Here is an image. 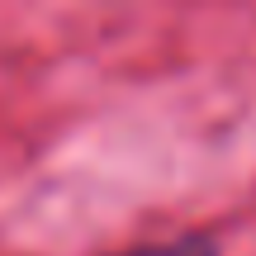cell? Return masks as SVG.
Returning a JSON list of instances; mask_svg holds the SVG:
<instances>
[{"mask_svg": "<svg viewBox=\"0 0 256 256\" xmlns=\"http://www.w3.org/2000/svg\"><path fill=\"white\" fill-rule=\"evenodd\" d=\"M124 256H218V242L204 238V232H185V238H176V242L138 247V252H124Z\"/></svg>", "mask_w": 256, "mask_h": 256, "instance_id": "obj_1", "label": "cell"}]
</instances>
